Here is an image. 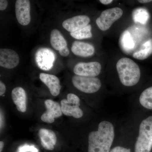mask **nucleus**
<instances>
[{
    "instance_id": "f03ea898",
    "label": "nucleus",
    "mask_w": 152,
    "mask_h": 152,
    "mask_svg": "<svg viewBox=\"0 0 152 152\" xmlns=\"http://www.w3.org/2000/svg\"><path fill=\"white\" fill-rule=\"evenodd\" d=\"M116 69L120 81L125 86H133L140 81V69L137 64L131 59H120L117 62Z\"/></svg>"
},
{
    "instance_id": "4be33fe9",
    "label": "nucleus",
    "mask_w": 152,
    "mask_h": 152,
    "mask_svg": "<svg viewBox=\"0 0 152 152\" xmlns=\"http://www.w3.org/2000/svg\"><path fill=\"white\" fill-rule=\"evenodd\" d=\"M121 42L124 48L126 50H132L134 46V43L130 33L125 31L121 38Z\"/></svg>"
},
{
    "instance_id": "a211bd4d",
    "label": "nucleus",
    "mask_w": 152,
    "mask_h": 152,
    "mask_svg": "<svg viewBox=\"0 0 152 152\" xmlns=\"http://www.w3.org/2000/svg\"><path fill=\"white\" fill-rule=\"evenodd\" d=\"M152 54V39L147 41L143 44L140 50L133 54L135 58L140 60L146 59Z\"/></svg>"
},
{
    "instance_id": "423d86ee",
    "label": "nucleus",
    "mask_w": 152,
    "mask_h": 152,
    "mask_svg": "<svg viewBox=\"0 0 152 152\" xmlns=\"http://www.w3.org/2000/svg\"><path fill=\"white\" fill-rule=\"evenodd\" d=\"M123 15V11L119 7L107 9L103 11L96 20V24L102 31L109 29L115 22L118 20Z\"/></svg>"
},
{
    "instance_id": "f3484780",
    "label": "nucleus",
    "mask_w": 152,
    "mask_h": 152,
    "mask_svg": "<svg viewBox=\"0 0 152 152\" xmlns=\"http://www.w3.org/2000/svg\"><path fill=\"white\" fill-rule=\"evenodd\" d=\"M50 41L52 47L56 50L67 46V42L61 33L58 30L54 29L52 30L50 37Z\"/></svg>"
},
{
    "instance_id": "c85d7f7f",
    "label": "nucleus",
    "mask_w": 152,
    "mask_h": 152,
    "mask_svg": "<svg viewBox=\"0 0 152 152\" xmlns=\"http://www.w3.org/2000/svg\"><path fill=\"white\" fill-rule=\"evenodd\" d=\"M4 115L2 113H1V130L2 128L3 127V126H4Z\"/></svg>"
},
{
    "instance_id": "6ab92c4d",
    "label": "nucleus",
    "mask_w": 152,
    "mask_h": 152,
    "mask_svg": "<svg viewBox=\"0 0 152 152\" xmlns=\"http://www.w3.org/2000/svg\"><path fill=\"white\" fill-rule=\"evenodd\" d=\"M139 101L144 108L152 110V86L147 88L141 93Z\"/></svg>"
},
{
    "instance_id": "ddd939ff",
    "label": "nucleus",
    "mask_w": 152,
    "mask_h": 152,
    "mask_svg": "<svg viewBox=\"0 0 152 152\" xmlns=\"http://www.w3.org/2000/svg\"><path fill=\"white\" fill-rule=\"evenodd\" d=\"M39 78L41 81L48 87L53 96H56L59 94L61 86L58 77L54 75L42 73L39 75Z\"/></svg>"
},
{
    "instance_id": "393cba45",
    "label": "nucleus",
    "mask_w": 152,
    "mask_h": 152,
    "mask_svg": "<svg viewBox=\"0 0 152 152\" xmlns=\"http://www.w3.org/2000/svg\"><path fill=\"white\" fill-rule=\"evenodd\" d=\"M59 54L63 57H67L70 53L69 50L67 46L63 47L58 51Z\"/></svg>"
},
{
    "instance_id": "f257e3e1",
    "label": "nucleus",
    "mask_w": 152,
    "mask_h": 152,
    "mask_svg": "<svg viewBox=\"0 0 152 152\" xmlns=\"http://www.w3.org/2000/svg\"><path fill=\"white\" fill-rule=\"evenodd\" d=\"M115 138L113 125L108 121L99 123L97 130L88 136V152H110Z\"/></svg>"
},
{
    "instance_id": "9d476101",
    "label": "nucleus",
    "mask_w": 152,
    "mask_h": 152,
    "mask_svg": "<svg viewBox=\"0 0 152 152\" xmlns=\"http://www.w3.org/2000/svg\"><path fill=\"white\" fill-rule=\"evenodd\" d=\"M45 104L47 110L41 116L42 121L52 124L55 121V118L61 116L63 113L58 103L52 100L47 99L45 102Z\"/></svg>"
},
{
    "instance_id": "39448f33",
    "label": "nucleus",
    "mask_w": 152,
    "mask_h": 152,
    "mask_svg": "<svg viewBox=\"0 0 152 152\" xmlns=\"http://www.w3.org/2000/svg\"><path fill=\"white\" fill-rule=\"evenodd\" d=\"M80 98L77 95L73 94H68L66 99H64L61 102L63 114L75 118H82L83 112L80 107Z\"/></svg>"
},
{
    "instance_id": "5701e85b",
    "label": "nucleus",
    "mask_w": 152,
    "mask_h": 152,
    "mask_svg": "<svg viewBox=\"0 0 152 152\" xmlns=\"http://www.w3.org/2000/svg\"><path fill=\"white\" fill-rule=\"evenodd\" d=\"M18 152H39V151L34 146L25 145L19 148Z\"/></svg>"
},
{
    "instance_id": "7c9ffc66",
    "label": "nucleus",
    "mask_w": 152,
    "mask_h": 152,
    "mask_svg": "<svg viewBox=\"0 0 152 152\" xmlns=\"http://www.w3.org/2000/svg\"><path fill=\"white\" fill-rule=\"evenodd\" d=\"M4 142L3 141L0 142V152L2 151L3 148H4Z\"/></svg>"
},
{
    "instance_id": "b1692460",
    "label": "nucleus",
    "mask_w": 152,
    "mask_h": 152,
    "mask_svg": "<svg viewBox=\"0 0 152 152\" xmlns=\"http://www.w3.org/2000/svg\"><path fill=\"white\" fill-rule=\"evenodd\" d=\"M110 152H131V151L130 149L118 146L112 149Z\"/></svg>"
},
{
    "instance_id": "1a4fd4ad",
    "label": "nucleus",
    "mask_w": 152,
    "mask_h": 152,
    "mask_svg": "<svg viewBox=\"0 0 152 152\" xmlns=\"http://www.w3.org/2000/svg\"><path fill=\"white\" fill-rule=\"evenodd\" d=\"M31 4L28 0H17L15 3L16 16L22 26H27L31 20Z\"/></svg>"
},
{
    "instance_id": "aec40b11",
    "label": "nucleus",
    "mask_w": 152,
    "mask_h": 152,
    "mask_svg": "<svg viewBox=\"0 0 152 152\" xmlns=\"http://www.w3.org/2000/svg\"><path fill=\"white\" fill-rule=\"evenodd\" d=\"M91 30V25H88L80 29L77 30L74 32L70 33V35L73 38L77 39L82 40L89 39L93 37Z\"/></svg>"
},
{
    "instance_id": "cd10ccee",
    "label": "nucleus",
    "mask_w": 152,
    "mask_h": 152,
    "mask_svg": "<svg viewBox=\"0 0 152 152\" xmlns=\"http://www.w3.org/2000/svg\"><path fill=\"white\" fill-rule=\"evenodd\" d=\"M113 0H100V2L104 5H108L113 2Z\"/></svg>"
},
{
    "instance_id": "412c9836",
    "label": "nucleus",
    "mask_w": 152,
    "mask_h": 152,
    "mask_svg": "<svg viewBox=\"0 0 152 152\" xmlns=\"http://www.w3.org/2000/svg\"><path fill=\"white\" fill-rule=\"evenodd\" d=\"M149 14L145 9L139 8L134 12L133 18L135 21L145 24L149 19Z\"/></svg>"
},
{
    "instance_id": "20e7f679",
    "label": "nucleus",
    "mask_w": 152,
    "mask_h": 152,
    "mask_svg": "<svg viewBox=\"0 0 152 152\" xmlns=\"http://www.w3.org/2000/svg\"><path fill=\"white\" fill-rule=\"evenodd\" d=\"M74 86L79 91L86 94L97 92L102 86L100 80L96 77H86L74 75L72 79Z\"/></svg>"
},
{
    "instance_id": "7ed1b4c3",
    "label": "nucleus",
    "mask_w": 152,
    "mask_h": 152,
    "mask_svg": "<svg viewBox=\"0 0 152 152\" xmlns=\"http://www.w3.org/2000/svg\"><path fill=\"white\" fill-rule=\"evenodd\" d=\"M152 149V116L143 120L139 126L135 152H151Z\"/></svg>"
},
{
    "instance_id": "dca6fc26",
    "label": "nucleus",
    "mask_w": 152,
    "mask_h": 152,
    "mask_svg": "<svg viewBox=\"0 0 152 152\" xmlns=\"http://www.w3.org/2000/svg\"><path fill=\"white\" fill-rule=\"evenodd\" d=\"M71 50L76 56L85 58L91 56L95 53V48L92 45L79 41H75L73 43Z\"/></svg>"
},
{
    "instance_id": "a878e982",
    "label": "nucleus",
    "mask_w": 152,
    "mask_h": 152,
    "mask_svg": "<svg viewBox=\"0 0 152 152\" xmlns=\"http://www.w3.org/2000/svg\"><path fill=\"white\" fill-rule=\"evenodd\" d=\"M8 2L7 0H1L0 1V10L4 11L7 7Z\"/></svg>"
},
{
    "instance_id": "9b49d317",
    "label": "nucleus",
    "mask_w": 152,
    "mask_h": 152,
    "mask_svg": "<svg viewBox=\"0 0 152 152\" xmlns=\"http://www.w3.org/2000/svg\"><path fill=\"white\" fill-rule=\"evenodd\" d=\"M20 58L18 53L10 49L0 50V66L7 69L16 67L19 64Z\"/></svg>"
},
{
    "instance_id": "bb28decb",
    "label": "nucleus",
    "mask_w": 152,
    "mask_h": 152,
    "mask_svg": "<svg viewBox=\"0 0 152 152\" xmlns=\"http://www.w3.org/2000/svg\"><path fill=\"white\" fill-rule=\"evenodd\" d=\"M6 88L5 85L2 81H0V96H2L5 93Z\"/></svg>"
},
{
    "instance_id": "f8f14e48",
    "label": "nucleus",
    "mask_w": 152,
    "mask_h": 152,
    "mask_svg": "<svg viewBox=\"0 0 152 152\" xmlns=\"http://www.w3.org/2000/svg\"><path fill=\"white\" fill-rule=\"evenodd\" d=\"M90 22V19L85 15L76 16L66 20L63 22L62 26L68 31L74 32L85 27Z\"/></svg>"
},
{
    "instance_id": "2eb2a0df",
    "label": "nucleus",
    "mask_w": 152,
    "mask_h": 152,
    "mask_svg": "<svg viewBox=\"0 0 152 152\" xmlns=\"http://www.w3.org/2000/svg\"><path fill=\"white\" fill-rule=\"evenodd\" d=\"M12 97L17 110L19 112L25 113L27 109V95L25 90L20 87H18L13 89Z\"/></svg>"
},
{
    "instance_id": "4468645a",
    "label": "nucleus",
    "mask_w": 152,
    "mask_h": 152,
    "mask_svg": "<svg viewBox=\"0 0 152 152\" xmlns=\"http://www.w3.org/2000/svg\"><path fill=\"white\" fill-rule=\"evenodd\" d=\"M39 136L42 145L45 149L52 151L56 143L57 137L53 131L48 129H41L39 130Z\"/></svg>"
},
{
    "instance_id": "c756f323",
    "label": "nucleus",
    "mask_w": 152,
    "mask_h": 152,
    "mask_svg": "<svg viewBox=\"0 0 152 152\" xmlns=\"http://www.w3.org/2000/svg\"><path fill=\"white\" fill-rule=\"evenodd\" d=\"M138 1L142 4H145V3L151 2L152 1L151 0H139Z\"/></svg>"
},
{
    "instance_id": "6e6552de",
    "label": "nucleus",
    "mask_w": 152,
    "mask_h": 152,
    "mask_svg": "<svg viewBox=\"0 0 152 152\" xmlns=\"http://www.w3.org/2000/svg\"><path fill=\"white\" fill-rule=\"evenodd\" d=\"M102 66L98 62H80L74 68V72L77 75L86 77H96L100 74Z\"/></svg>"
},
{
    "instance_id": "0eeeda50",
    "label": "nucleus",
    "mask_w": 152,
    "mask_h": 152,
    "mask_svg": "<svg viewBox=\"0 0 152 152\" xmlns=\"http://www.w3.org/2000/svg\"><path fill=\"white\" fill-rule=\"evenodd\" d=\"M56 59V56L54 52L50 49L42 48L36 52L35 61L41 69L48 71L53 68Z\"/></svg>"
}]
</instances>
